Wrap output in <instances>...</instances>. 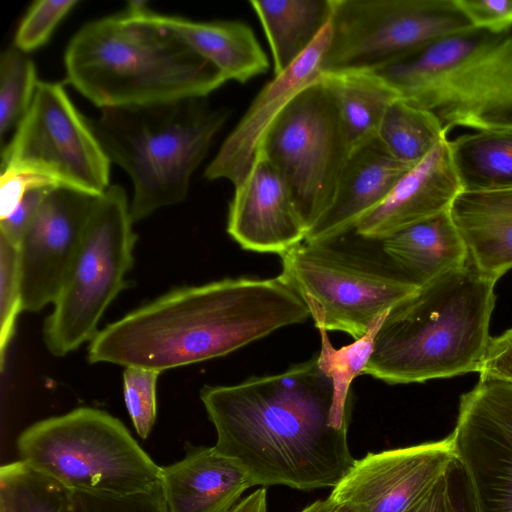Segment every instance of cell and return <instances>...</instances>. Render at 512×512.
Masks as SVG:
<instances>
[{"mask_svg":"<svg viewBox=\"0 0 512 512\" xmlns=\"http://www.w3.org/2000/svg\"><path fill=\"white\" fill-rule=\"evenodd\" d=\"M452 471L442 477L432 490L408 512H457L456 496L451 486Z\"/></svg>","mask_w":512,"mask_h":512,"instance_id":"40","label":"cell"},{"mask_svg":"<svg viewBox=\"0 0 512 512\" xmlns=\"http://www.w3.org/2000/svg\"><path fill=\"white\" fill-rule=\"evenodd\" d=\"M311 318L278 275L225 278L174 289L109 324L92 339L90 363L162 372L225 356Z\"/></svg>","mask_w":512,"mask_h":512,"instance_id":"2","label":"cell"},{"mask_svg":"<svg viewBox=\"0 0 512 512\" xmlns=\"http://www.w3.org/2000/svg\"><path fill=\"white\" fill-rule=\"evenodd\" d=\"M110 163L89 119L53 82H38L30 108L1 148V171L42 175L57 186L95 196L110 186Z\"/></svg>","mask_w":512,"mask_h":512,"instance_id":"11","label":"cell"},{"mask_svg":"<svg viewBox=\"0 0 512 512\" xmlns=\"http://www.w3.org/2000/svg\"><path fill=\"white\" fill-rule=\"evenodd\" d=\"M146 1L83 25L67 45V79L101 109L206 97L226 79L171 30L151 21Z\"/></svg>","mask_w":512,"mask_h":512,"instance_id":"3","label":"cell"},{"mask_svg":"<svg viewBox=\"0 0 512 512\" xmlns=\"http://www.w3.org/2000/svg\"><path fill=\"white\" fill-rule=\"evenodd\" d=\"M332 397L317 354L278 374L200 392L215 448L245 471L252 487L302 491L334 488L356 461L348 428L332 423Z\"/></svg>","mask_w":512,"mask_h":512,"instance_id":"1","label":"cell"},{"mask_svg":"<svg viewBox=\"0 0 512 512\" xmlns=\"http://www.w3.org/2000/svg\"><path fill=\"white\" fill-rule=\"evenodd\" d=\"M16 447L19 460L72 492L129 495L160 483L161 466L118 418L96 408L40 420Z\"/></svg>","mask_w":512,"mask_h":512,"instance_id":"6","label":"cell"},{"mask_svg":"<svg viewBox=\"0 0 512 512\" xmlns=\"http://www.w3.org/2000/svg\"><path fill=\"white\" fill-rule=\"evenodd\" d=\"M227 232L245 250L280 256L306 238L307 230L285 182L260 154L235 187Z\"/></svg>","mask_w":512,"mask_h":512,"instance_id":"17","label":"cell"},{"mask_svg":"<svg viewBox=\"0 0 512 512\" xmlns=\"http://www.w3.org/2000/svg\"><path fill=\"white\" fill-rule=\"evenodd\" d=\"M145 15L176 34L194 52L210 62L226 81L244 84L269 68L267 55L254 31L242 21H193L158 14L148 8Z\"/></svg>","mask_w":512,"mask_h":512,"instance_id":"22","label":"cell"},{"mask_svg":"<svg viewBox=\"0 0 512 512\" xmlns=\"http://www.w3.org/2000/svg\"><path fill=\"white\" fill-rule=\"evenodd\" d=\"M447 138L439 119L429 110L398 98L385 111L377 139L395 159L416 165Z\"/></svg>","mask_w":512,"mask_h":512,"instance_id":"28","label":"cell"},{"mask_svg":"<svg viewBox=\"0 0 512 512\" xmlns=\"http://www.w3.org/2000/svg\"><path fill=\"white\" fill-rule=\"evenodd\" d=\"M413 166L391 156L377 138L351 152L331 206L304 241H333L355 230Z\"/></svg>","mask_w":512,"mask_h":512,"instance_id":"19","label":"cell"},{"mask_svg":"<svg viewBox=\"0 0 512 512\" xmlns=\"http://www.w3.org/2000/svg\"><path fill=\"white\" fill-rule=\"evenodd\" d=\"M125 190L99 196L54 309L44 323L48 351L64 356L96 336L103 313L125 287L136 235Z\"/></svg>","mask_w":512,"mask_h":512,"instance_id":"8","label":"cell"},{"mask_svg":"<svg viewBox=\"0 0 512 512\" xmlns=\"http://www.w3.org/2000/svg\"><path fill=\"white\" fill-rule=\"evenodd\" d=\"M52 187L55 186H44L29 190L14 211L7 217L0 219V234L18 245Z\"/></svg>","mask_w":512,"mask_h":512,"instance_id":"38","label":"cell"},{"mask_svg":"<svg viewBox=\"0 0 512 512\" xmlns=\"http://www.w3.org/2000/svg\"><path fill=\"white\" fill-rule=\"evenodd\" d=\"M496 282L466 258L418 288L388 312L363 374L409 384L479 372Z\"/></svg>","mask_w":512,"mask_h":512,"instance_id":"4","label":"cell"},{"mask_svg":"<svg viewBox=\"0 0 512 512\" xmlns=\"http://www.w3.org/2000/svg\"><path fill=\"white\" fill-rule=\"evenodd\" d=\"M329 512H355L351 507L334 502Z\"/></svg>","mask_w":512,"mask_h":512,"instance_id":"44","label":"cell"},{"mask_svg":"<svg viewBox=\"0 0 512 512\" xmlns=\"http://www.w3.org/2000/svg\"><path fill=\"white\" fill-rule=\"evenodd\" d=\"M461 191L447 137L404 174L384 201L365 215L354 231L364 239L380 241L449 211Z\"/></svg>","mask_w":512,"mask_h":512,"instance_id":"18","label":"cell"},{"mask_svg":"<svg viewBox=\"0 0 512 512\" xmlns=\"http://www.w3.org/2000/svg\"><path fill=\"white\" fill-rule=\"evenodd\" d=\"M22 307L21 271L18 245L0 234V366L15 332Z\"/></svg>","mask_w":512,"mask_h":512,"instance_id":"32","label":"cell"},{"mask_svg":"<svg viewBox=\"0 0 512 512\" xmlns=\"http://www.w3.org/2000/svg\"><path fill=\"white\" fill-rule=\"evenodd\" d=\"M456 503L457 512H475L473 502L465 482L464 487L461 488L459 494L456 496Z\"/></svg>","mask_w":512,"mask_h":512,"instance_id":"42","label":"cell"},{"mask_svg":"<svg viewBox=\"0 0 512 512\" xmlns=\"http://www.w3.org/2000/svg\"><path fill=\"white\" fill-rule=\"evenodd\" d=\"M387 314L388 312L380 316L361 338L340 348L332 345L327 331L318 329L321 347L317 353V365L332 382L331 420L336 428L349 427L352 406L351 383L357 376L363 374L372 355L375 338Z\"/></svg>","mask_w":512,"mask_h":512,"instance_id":"29","label":"cell"},{"mask_svg":"<svg viewBox=\"0 0 512 512\" xmlns=\"http://www.w3.org/2000/svg\"><path fill=\"white\" fill-rule=\"evenodd\" d=\"M0 512H73L72 491L21 460L3 464Z\"/></svg>","mask_w":512,"mask_h":512,"instance_id":"30","label":"cell"},{"mask_svg":"<svg viewBox=\"0 0 512 512\" xmlns=\"http://www.w3.org/2000/svg\"><path fill=\"white\" fill-rule=\"evenodd\" d=\"M474 28L492 33L512 30V0H454Z\"/></svg>","mask_w":512,"mask_h":512,"instance_id":"36","label":"cell"},{"mask_svg":"<svg viewBox=\"0 0 512 512\" xmlns=\"http://www.w3.org/2000/svg\"><path fill=\"white\" fill-rule=\"evenodd\" d=\"M159 375L158 371L133 366L125 367L123 372L125 405L136 433L142 439L150 435L155 424Z\"/></svg>","mask_w":512,"mask_h":512,"instance_id":"33","label":"cell"},{"mask_svg":"<svg viewBox=\"0 0 512 512\" xmlns=\"http://www.w3.org/2000/svg\"><path fill=\"white\" fill-rule=\"evenodd\" d=\"M322 74L334 92L349 153L376 139L385 111L400 97L398 92L373 70L349 69Z\"/></svg>","mask_w":512,"mask_h":512,"instance_id":"26","label":"cell"},{"mask_svg":"<svg viewBox=\"0 0 512 512\" xmlns=\"http://www.w3.org/2000/svg\"><path fill=\"white\" fill-rule=\"evenodd\" d=\"M185 448L182 459L160 469L168 512H230L252 487L245 471L215 446Z\"/></svg>","mask_w":512,"mask_h":512,"instance_id":"20","label":"cell"},{"mask_svg":"<svg viewBox=\"0 0 512 512\" xmlns=\"http://www.w3.org/2000/svg\"><path fill=\"white\" fill-rule=\"evenodd\" d=\"M36 67L26 53L15 46L0 56V137L16 129L26 115L38 84Z\"/></svg>","mask_w":512,"mask_h":512,"instance_id":"31","label":"cell"},{"mask_svg":"<svg viewBox=\"0 0 512 512\" xmlns=\"http://www.w3.org/2000/svg\"><path fill=\"white\" fill-rule=\"evenodd\" d=\"M322 72L379 70L473 26L454 0H332Z\"/></svg>","mask_w":512,"mask_h":512,"instance_id":"10","label":"cell"},{"mask_svg":"<svg viewBox=\"0 0 512 512\" xmlns=\"http://www.w3.org/2000/svg\"><path fill=\"white\" fill-rule=\"evenodd\" d=\"M259 154L285 182L308 232L331 206L350 154L334 92L322 73L276 117Z\"/></svg>","mask_w":512,"mask_h":512,"instance_id":"9","label":"cell"},{"mask_svg":"<svg viewBox=\"0 0 512 512\" xmlns=\"http://www.w3.org/2000/svg\"><path fill=\"white\" fill-rule=\"evenodd\" d=\"M450 435L475 512H512V383L480 375Z\"/></svg>","mask_w":512,"mask_h":512,"instance_id":"12","label":"cell"},{"mask_svg":"<svg viewBox=\"0 0 512 512\" xmlns=\"http://www.w3.org/2000/svg\"><path fill=\"white\" fill-rule=\"evenodd\" d=\"M478 373L512 383V328L490 338Z\"/></svg>","mask_w":512,"mask_h":512,"instance_id":"39","label":"cell"},{"mask_svg":"<svg viewBox=\"0 0 512 512\" xmlns=\"http://www.w3.org/2000/svg\"><path fill=\"white\" fill-rule=\"evenodd\" d=\"M57 186L50 179L28 172L3 170L0 174V219L10 215L33 188Z\"/></svg>","mask_w":512,"mask_h":512,"instance_id":"37","label":"cell"},{"mask_svg":"<svg viewBox=\"0 0 512 512\" xmlns=\"http://www.w3.org/2000/svg\"><path fill=\"white\" fill-rule=\"evenodd\" d=\"M330 36L329 21L308 49L262 88L205 169L206 179H227L234 187L244 181L273 121L299 91L321 75Z\"/></svg>","mask_w":512,"mask_h":512,"instance_id":"16","label":"cell"},{"mask_svg":"<svg viewBox=\"0 0 512 512\" xmlns=\"http://www.w3.org/2000/svg\"><path fill=\"white\" fill-rule=\"evenodd\" d=\"M73 512H168L160 483L129 495L72 492Z\"/></svg>","mask_w":512,"mask_h":512,"instance_id":"35","label":"cell"},{"mask_svg":"<svg viewBox=\"0 0 512 512\" xmlns=\"http://www.w3.org/2000/svg\"><path fill=\"white\" fill-rule=\"evenodd\" d=\"M230 512H268L266 489H256L240 500Z\"/></svg>","mask_w":512,"mask_h":512,"instance_id":"41","label":"cell"},{"mask_svg":"<svg viewBox=\"0 0 512 512\" xmlns=\"http://www.w3.org/2000/svg\"><path fill=\"white\" fill-rule=\"evenodd\" d=\"M409 102L431 111L446 134L512 130V30Z\"/></svg>","mask_w":512,"mask_h":512,"instance_id":"15","label":"cell"},{"mask_svg":"<svg viewBox=\"0 0 512 512\" xmlns=\"http://www.w3.org/2000/svg\"><path fill=\"white\" fill-rule=\"evenodd\" d=\"M505 33L469 28L444 36L414 54L376 70L410 101L458 70Z\"/></svg>","mask_w":512,"mask_h":512,"instance_id":"24","label":"cell"},{"mask_svg":"<svg viewBox=\"0 0 512 512\" xmlns=\"http://www.w3.org/2000/svg\"><path fill=\"white\" fill-rule=\"evenodd\" d=\"M230 112L206 97L102 109L89 120L110 162L133 183V222L186 199L190 179Z\"/></svg>","mask_w":512,"mask_h":512,"instance_id":"5","label":"cell"},{"mask_svg":"<svg viewBox=\"0 0 512 512\" xmlns=\"http://www.w3.org/2000/svg\"><path fill=\"white\" fill-rule=\"evenodd\" d=\"M98 198L62 186L49 190L18 244L23 310L55 302Z\"/></svg>","mask_w":512,"mask_h":512,"instance_id":"14","label":"cell"},{"mask_svg":"<svg viewBox=\"0 0 512 512\" xmlns=\"http://www.w3.org/2000/svg\"><path fill=\"white\" fill-rule=\"evenodd\" d=\"M270 45L274 76L288 69L330 21L332 0H251Z\"/></svg>","mask_w":512,"mask_h":512,"instance_id":"25","label":"cell"},{"mask_svg":"<svg viewBox=\"0 0 512 512\" xmlns=\"http://www.w3.org/2000/svg\"><path fill=\"white\" fill-rule=\"evenodd\" d=\"M334 501L328 496L326 499H320L312 502L300 512H329Z\"/></svg>","mask_w":512,"mask_h":512,"instance_id":"43","label":"cell"},{"mask_svg":"<svg viewBox=\"0 0 512 512\" xmlns=\"http://www.w3.org/2000/svg\"><path fill=\"white\" fill-rule=\"evenodd\" d=\"M451 435L368 453L356 460L329 497L355 512H408L456 467Z\"/></svg>","mask_w":512,"mask_h":512,"instance_id":"13","label":"cell"},{"mask_svg":"<svg viewBox=\"0 0 512 512\" xmlns=\"http://www.w3.org/2000/svg\"><path fill=\"white\" fill-rule=\"evenodd\" d=\"M78 3V0L33 2L18 26L14 46L26 54L43 46L60 21Z\"/></svg>","mask_w":512,"mask_h":512,"instance_id":"34","label":"cell"},{"mask_svg":"<svg viewBox=\"0 0 512 512\" xmlns=\"http://www.w3.org/2000/svg\"><path fill=\"white\" fill-rule=\"evenodd\" d=\"M378 242L387 259L416 288L463 265L467 258L465 245L449 211Z\"/></svg>","mask_w":512,"mask_h":512,"instance_id":"23","label":"cell"},{"mask_svg":"<svg viewBox=\"0 0 512 512\" xmlns=\"http://www.w3.org/2000/svg\"><path fill=\"white\" fill-rule=\"evenodd\" d=\"M462 191L512 189V130H478L448 139Z\"/></svg>","mask_w":512,"mask_h":512,"instance_id":"27","label":"cell"},{"mask_svg":"<svg viewBox=\"0 0 512 512\" xmlns=\"http://www.w3.org/2000/svg\"><path fill=\"white\" fill-rule=\"evenodd\" d=\"M280 257L279 276L304 300L315 327L354 340L418 289L383 252L371 255L335 240L303 241Z\"/></svg>","mask_w":512,"mask_h":512,"instance_id":"7","label":"cell"},{"mask_svg":"<svg viewBox=\"0 0 512 512\" xmlns=\"http://www.w3.org/2000/svg\"><path fill=\"white\" fill-rule=\"evenodd\" d=\"M449 213L481 274L497 281L512 268V189L461 191Z\"/></svg>","mask_w":512,"mask_h":512,"instance_id":"21","label":"cell"}]
</instances>
